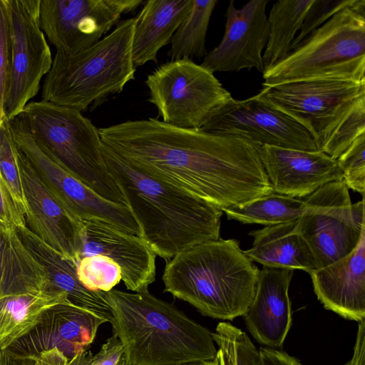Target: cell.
I'll use <instances>...</instances> for the list:
<instances>
[{
  "instance_id": "obj_29",
  "label": "cell",
  "mask_w": 365,
  "mask_h": 365,
  "mask_svg": "<svg viewBox=\"0 0 365 365\" xmlns=\"http://www.w3.org/2000/svg\"><path fill=\"white\" fill-rule=\"evenodd\" d=\"M77 275L88 289L106 292L113 289L121 280L120 267L101 255L81 257L77 264Z\"/></svg>"
},
{
  "instance_id": "obj_9",
  "label": "cell",
  "mask_w": 365,
  "mask_h": 365,
  "mask_svg": "<svg viewBox=\"0 0 365 365\" xmlns=\"http://www.w3.org/2000/svg\"><path fill=\"white\" fill-rule=\"evenodd\" d=\"M303 200L299 230L314 254L317 268L351 252L365 230L364 197L352 204L341 180L324 185Z\"/></svg>"
},
{
  "instance_id": "obj_41",
  "label": "cell",
  "mask_w": 365,
  "mask_h": 365,
  "mask_svg": "<svg viewBox=\"0 0 365 365\" xmlns=\"http://www.w3.org/2000/svg\"><path fill=\"white\" fill-rule=\"evenodd\" d=\"M67 358L57 349L43 351L36 356V365H67Z\"/></svg>"
},
{
  "instance_id": "obj_7",
  "label": "cell",
  "mask_w": 365,
  "mask_h": 365,
  "mask_svg": "<svg viewBox=\"0 0 365 365\" xmlns=\"http://www.w3.org/2000/svg\"><path fill=\"white\" fill-rule=\"evenodd\" d=\"M21 113L46 155L101 197L125 205L105 163L98 129L81 111L41 100Z\"/></svg>"
},
{
  "instance_id": "obj_32",
  "label": "cell",
  "mask_w": 365,
  "mask_h": 365,
  "mask_svg": "<svg viewBox=\"0 0 365 365\" xmlns=\"http://www.w3.org/2000/svg\"><path fill=\"white\" fill-rule=\"evenodd\" d=\"M365 133L361 134L336 159L348 188L361 194L365 192Z\"/></svg>"
},
{
  "instance_id": "obj_21",
  "label": "cell",
  "mask_w": 365,
  "mask_h": 365,
  "mask_svg": "<svg viewBox=\"0 0 365 365\" xmlns=\"http://www.w3.org/2000/svg\"><path fill=\"white\" fill-rule=\"evenodd\" d=\"M293 269L263 266L254 299L244 314L252 336L267 347L281 348L292 325L288 290Z\"/></svg>"
},
{
  "instance_id": "obj_16",
  "label": "cell",
  "mask_w": 365,
  "mask_h": 365,
  "mask_svg": "<svg viewBox=\"0 0 365 365\" xmlns=\"http://www.w3.org/2000/svg\"><path fill=\"white\" fill-rule=\"evenodd\" d=\"M18 156L26 227L48 245L78 262L82 247V221L52 194L19 149Z\"/></svg>"
},
{
  "instance_id": "obj_10",
  "label": "cell",
  "mask_w": 365,
  "mask_h": 365,
  "mask_svg": "<svg viewBox=\"0 0 365 365\" xmlns=\"http://www.w3.org/2000/svg\"><path fill=\"white\" fill-rule=\"evenodd\" d=\"M307 129L319 150L357 102L365 80H308L264 86L257 94Z\"/></svg>"
},
{
  "instance_id": "obj_30",
  "label": "cell",
  "mask_w": 365,
  "mask_h": 365,
  "mask_svg": "<svg viewBox=\"0 0 365 365\" xmlns=\"http://www.w3.org/2000/svg\"><path fill=\"white\" fill-rule=\"evenodd\" d=\"M0 174L16 205L25 215L26 206L22 187L18 149L6 120L0 122Z\"/></svg>"
},
{
  "instance_id": "obj_17",
  "label": "cell",
  "mask_w": 365,
  "mask_h": 365,
  "mask_svg": "<svg viewBox=\"0 0 365 365\" xmlns=\"http://www.w3.org/2000/svg\"><path fill=\"white\" fill-rule=\"evenodd\" d=\"M106 322L101 317L67 301L46 312L36 327L6 350L20 355L36 356L57 349L69 361L88 349L98 328Z\"/></svg>"
},
{
  "instance_id": "obj_4",
  "label": "cell",
  "mask_w": 365,
  "mask_h": 365,
  "mask_svg": "<svg viewBox=\"0 0 365 365\" xmlns=\"http://www.w3.org/2000/svg\"><path fill=\"white\" fill-rule=\"evenodd\" d=\"M259 269L235 239L210 240L166 260L165 292L204 316L233 320L243 316L256 291Z\"/></svg>"
},
{
  "instance_id": "obj_25",
  "label": "cell",
  "mask_w": 365,
  "mask_h": 365,
  "mask_svg": "<svg viewBox=\"0 0 365 365\" xmlns=\"http://www.w3.org/2000/svg\"><path fill=\"white\" fill-rule=\"evenodd\" d=\"M69 301L63 292L22 291L0 297V351L29 333L52 307ZM70 302V301H69Z\"/></svg>"
},
{
  "instance_id": "obj_26",
  "label": "cell",
  "mask_w": 365,
  "mask_h": 365,
  "mask_svg": "<svg viewBox=\"0 0 365 365\" xmlns=\"http://www.w3.org/2000/svg\"><path fill=\"white\" fill-rule=\"evenodd\" d=\"M312 1L279 0L272 5L267 16L268 41L262 54L264 71L283 60L289 53L291 44Z\"/></svg>"
},
{
  "instance_id": "obj_2",
  "label": "cell",
  "mask_w": 365,
  "mask_h": 365,
  "mask_svg": "<svg viewBox=\"0 0 365 365\" xmlns=\"http://www.w3.org/2000/svg\"><path fill=\"white\" fill-rule=\"evenodd\" d=\"M108 171L134 217L140 237L165 260L194 245L220 238L223 211L187 190L154 176L101 141Z\"/></svg>"
},
{
  "instance_id": "obj_45",
  "label": "cell",
  "mask_w": 365,
  "mask_h": 365,
  "mask_svg": "<svg viewBox=\"0 0 365 365\" xmlns=\"http://www.w3.org/2000/svg\"><path fill=\"white\" fill-rule=\"evenodd\" d=\"M185 365H220V361L217 359V356L216 359L213 361H201V362H197V363H192Z\"/></svg>"
},
{
  "instance_id": "obj_24",
  "label": "cell",
  "mask_w": 365,
  "mask_h": 365,
  "mask_svg": "<svg viewBox=\"0 0 365 365\" xmlns=\"http://www.w3.org/2000/svg\"><path fill=\"white\" fill-rule=\"evenodd\" d=\"M298 220L252 231L253 243L245 254L266 267L307 272L316 269L314 254L299 232Z\"/></svg>"
},
{
  "instance_id": "obj_6",
  "label": "cell",
  "mask_w": 365,
  "mask_h": 365,
  "mask_svg": "<svg viewBox=\"0 0 365 365\" xmlns=\"http://www.w3.org/2000/svg\"><path fill=\"white\" fill-rule=\"evenodd\" d=\"M263 86L308 80H365V0L325 22L278 63Z\"/></svg>"
},
{
  "instance_id": "obj_44",
  "label": "cell",
  "mask_w": 365,
  "mask_h": 365,
  "mask_svg": "<svg viewBox=\"0 0 365 365\" xmlns=\"http://www.w3.org/2000/svg\"><path fill=\"white\" fill-rule=\"evenodd\" d=\"M7 234L0 232V285L4 276L6 252L7 245Z\"/></svg>"
},
{
  "instance_id": "obj_38",
  "label": "cell",
  "mask_w": 365,
  "mask_h": 365,
  "mask_svg": "<svg viewBox=\"0 0 365 365\" xmlns=\"http://www.w3.org/2000/svg\"><path fill=\"white\" fill-rule=\"evenodd\" d=\"M94 356L98 365H120L125 360L122 343L114 334L105 341Z\"/></svg>"
},
{
  "instance_id": "obj_18",
  "label": "cell",
  "mask_w": 365,
  "mask_h": 365,
  "mask_svg": "<svg viewBox=\"0 0 365 365\" xmlns=\"http://www.w3.org/2000/svg\"><path fill=\"white\" fill-rule=\"evenodd\" d=\"M83 257L101 255L120 269L121 280L133 292L148 291L155 279L156 255L139 236L98 220H82Z\"/></svg>"
},
{
  "instance_id": "obj_15",
  "label": "cell",
  "mask_w": 365,
  "mask_h": 365,
  "mask_svg": "<svg viewBox=\"0 0 365 365\" xmlns=\"http://www.w3.org/2000/svg\"><path fill=\"white\" fill-rule=\"evenodd\" d=\"M267 0H252L237 9L231 1L226 11L224 36L203 58L202 67L215 72L257 68L264 71L262 54L269 38Z\"/></svg>"
},
{
  "instance_id": "obj_3",
  "label": "cell",
  "mask_w": 365,
  "mask_h": 365,
  "mask_svg": "<svg viewBox=\"0 0 365 365\" xmlns=\"http://www.w3.org/2000/svg\"><path fill=\"white\" fill-rule=\"evenodd\" d=\"M113 334L128 365H185L213 361L212 332L148 291L106 292Z\"/></svg>"
},
{
  "instance_id": "obj_42",
  "label": "cell",
  "mask_w": 365,
  "mask_h": 365,
  "mask_svg": "<svg viewBox=\"0 0 365 365\" xmlns=\"http://www.w3.org/2000/svg\"><path fill=\"white\" fill-rule=\"evenodd\" d=\"M1 365H36V356L16 354L9 351H1Z\"/></svg>"
},
{
  "instance_id": "obj_47",
  "label": "cell",
  "mask_w": 365,
  "mask_h": 365,
  "mask_svg": "<svg viewBox=\"0 0 365 365\" xmlns=\"http://www.w3.org/2000/svg\"><path fill=\"white\" fill-rule=\"evenodd\" d=\"M0 365H1V351H0Z\"/></svg>"
},
{
  "instance_id": "obj_8",
  "label": "cell",
  "mask_w": 365,
  "mask_h": 365,
  "mask_svg": "<svg viewBox=\"0 0 365 365\" xmlns=\"http://www.w3.org/2000/svg\"><path fill=\"white\" fill-rule=\"evenodd\" d=\"M148 101L163 122L199 130L232 98L218 79L192 60H170L145 80Z\"/></svg>"
},
{
  "instance_id": "obj_11",
  "label": "cell",
  "mask_w": 365,
  "mask_h": 365,
  "mask_svg": "<svg viewBox=\"0 0 365 365\" xmlns=\"http://www.w3.org/2000/svg\"><path fill=\"white\" fill-rule=\"evenodd\" d=\"M7 123L18 149L69 212L81 221H102L139 236V227L126 205L101 197L46 155L32 138L21 113Z\"/></svg>"
},
{
  "instance_id": "obj_5",
  "label": "cell",
  "mask_w": 365,
  "mask_h": 365,
  "mask_svg": "<svg viewBox=\"0 0 365 365\" xmlns=\"http://www.w3.org/2000/svg\"><path fill=\"white\" fill-rule=\"evenodd\" d=\"M135 17L118 22L109 34L78 53L56 52L43 83L41 100L82 112L122 92L135 79Z\"/></svg>"
},
{
  "instance_id": "obj_34",
  "label": "cell",
  "mask_w": 365,
  "mask_h": 365,
  "mask_svg": "<svg viewBox=\"0 0 365 365\" xmlns=\"http://www.w3.org/2000/svg\"><path fill=\"white\" fill-rule=\"evenodd\" d=\"M11 64V29L6 0H0V122L5 120L4 104Z\"/></svg>"
},
{
  "instance_id": "obj_22",
  "label": "cell",
  "mask_w": 365,
  "mask_h": 365,
  "mask_svg": "<svg viewBox=\"0 0 365 365\" xmlns=\"http://www.w3.org/2000/svg\"><path fill=\"white\" fill-rule=\"evenodd\" d=\"M16 233L27 250L44 269L49 289L65 293L72 304L110 322L112 314L106 292L91 290L80 282L77 275L78 262L48 245L26 226L17 228Z\"/></svg>"
},
{
  "instance_id": "obj_40",
  "label": "cell",
  "mask_w": 365,
  "mask_h": 365,
  "mask_svg": "<svg viewBox=\"0 0 365 365\" xmlns=\"http://www.w3.org/2000/svg\"><path fill=\"white\" fill-rule=\"evenodd\" d=\"M344 365H365V319L358 322L353 355Z\"/></svg>"
},
{
  "instance_id": "obj_35",
  "label": "cell",
  "mask_w": 365,
  "mask_h": 365,
  "mask_svg": "<svg viewBox=\"0 0 365 365\" xmlns=\"http://www.w3.org/2000/svg\"><path fill=\"white\" fill-rule=\"evenodd\" d=\"M24 226H26L25 215L0 174V232L8 233Z\"/></svg>"
},
{
  "instance_id": "obj_27",
  "label": "cell",
  "mask_w": 365,
  "mask_h": 365,
  "mask_svg": "<svg viewBox=\"0 0 365 365\" xmlns=\"http://www.w3.org/2000/svg\"><path fill=\"white\" fill-rule=\"evenodd\" d=\"M304 200L275 192L256 198L242 205L222 210L228 220L243 224L270 226L299 219Z\"/></svg>"
},
{
  "instance_id": "obj_12",
  "label": "cell",
  "mask_w": 365,
  "mask_h": 365,
  "mask_svg": "<svg viewBox=\"0 0 365 365\" xmlns=\"http://www.w3.org/2000/svg\"><path fill=\"white\" fill-rule=\"evenodd\" d=\"M11 41V64L4 104L6 120L19 115L36 96L53 58L40 27L41 0H6Z\"/></svg>"
},
{
  "instance_id": "obj_36",
  "label": "cell",
  "mask_w": 365,
  "mask_h": 365,
  "mask_svg": "<svg viewBox=\"0 0 365 365\" xmlns=\"http://www.w3.org/2000/svg\"><path fill=\"white\" fill-rule=\"evenodd\" d=\"M232 327L229 322H222L212 332V339L218 346L217 356L220 365H236Z\"/></svg>"
},
{
  "instance_id": "obj_28",
  "label": "cell",
  "mask_w": 365,
  "mask_h": 365,
  "mask_svg": "<svg viewBox=\"0 0 365 365\" xmlns=\"http://www.w3.org/2000/svg\"><path fill=\"white\" fill-rule=\"evenodd\" d=\"M217 0H192L190 11L170 41L171 60L200 59L207 54L206 35Z\"/></svg>"
},
{
  "instance_id": "obj_37",
  "label": "cell",
  "mask_w": 365,
  "mask_h": 365,
  "mask_svg": "<svg viewBox=\"0 0 365 365\" xmlns=\"http://www.w3.org/2000/svg\"><path fill=\"white\" fill-rule=\"evenodd\" d=\"M236 365H260L259 350L242 329L232 327Z\"/></svg>"
},
{
  "instance_id": "obj_46",
  "label": "cell",
  "mask_w": 365,
  "mask_h": 365,
  "mask_svg": "<svg viewBox=\"0 0 365 365\" xmlns=\"http://www.w3.org/2000/svg\"><path fill=\"white\" fill-rule=\"evenodd\" d=\"M120 365H128V364L126 363L125 360H124Z\"/></svg>"
},
{
  "instance_id": "obj_23",
  "label": "cell",
  "mask_w": 365,
  "mask_h": 365,
  "mask_svg": "<svg viewBox=\"0 0 365 365\" xmlns=\"http://www.w3.org/2000/svg\"><path fill=\"white\" fill-rule=\"evenodd\" d=\"M192 0H148L136 18L132 56L135 67L158 62L159 51L188 14Z\"/></svg>"
},
{
  "instance_id": "obj_14",
  "label": "cell",
  "mask_w": 365,
  "mask_h": 365,
  "mask_svg": "<svg viewBox=\"0 0 365 365\" xmlns=\"http://www.w3.org/2000/svg\"><path fill=\"white\" fill-rule=\"evenodd\" d=\"M118 0H41L40 27L56 52L78 53L118 24Z\"/></svg>"
},
{
  "instance_id": "obj_33",
  "label": "cell",
  "mask_w": 365,
  "mask_h": 365,
  "mask_svg": "<svg viewBox=\"0 0 365 365\" xmlns=\"http://www.w3.org/2000/svg\"><path fill=\"white\" fill-rule=\"evenodd\" d=\"M357 0H313L307 9L299 34L290 46V51L295 49L314 31L322 26L339 11L353 6Z\"/></svg>"
},
{
  "instance_id": "obj_13",
  "label": "cell",
  "mask_w": 365,
  "mask_h": 365,
  "mask_svg": "<svg viewBox=\"0 0 365 365\" xmlns=\"http://www.w3.org/2000/svg\"><path fill=\"white\" fill-rule=\"evenodd\" d=\"M199 130L241 136L261 145L319 150L307 129L257 94L245 100L232 98Z\"/></svg>"
},
{
  "instance_id": "obj_19",
  "label": "cell",
  "mask_w": 365,
  "mask_h": 365,
  "mask_svg": "<svg viewBox=\"0 0 365 365\" xmlns=\"http://www.w3.org/2000/svg\"><path fill=\"white\" fill-rule=\"evenodd\" d=\"M259 155L273 192L308 197L324 185L343 180L336 160L324 153L262 145Z\"/></svg>"
},
{
  "instance_id": "obj_39",
  "label": "cell",
  "mask_w": 365,
  "mask_h": 365,
  "mask_svg": "<svg viewBox=\"0 0 365 365\" xmlns=\"http://www.w3.org/2000/svg\"><path fill=\"white\" fill-rule=\"evenodd\" d=\"M259 352L260 365H303L297 359L277 349L261 347Z\"/></svg>"
},
{
  "instance_id": "obj_43",
  "label": "cell",
  "mask_w": 365,
  "mask_h": 365,
  "mask_svg": "<svg viewBox=\"0 0 365 365\" xmlns=\"http://www.w3.org/2000/svg\"><path fill=\"white\" fill-rule=\"evenodd\" d=\"M67 365H98L94 355L88 349L81 351L68 361Z\"/></svg>"
},
{
  "instance_id": "obj_1",
  "label": "cell",
  "mask_w": 365,
  "mask_h": 365,
  "mask_svg": "<svg viewBox=\"0 0 365 365\" xmlns=\"http://www.w3.org/2000/svg\"><path fill=\"white\" fill-rule=\"evenodd\" d=\"M102 143L134 165L220 207L272 192L262 146L235 135L175 127L154 118L98 129Z\"/></svg>"
},
{
  "instance_id": "obj_20",
  "label": "cell",
  "mask_w": 365,
  "mask_h": 365,
  "mask_svg": "<svg viewBox=\"0 0 365 365\" xmlns=\"http://www.w3.org/2000/svg\"><path fill=\"white\" fill-rule=\"evenodd\" d=\"M307 272L314 293L326 309L346 319H365V230L349 255Z\"/></svg>"
},
{
  "instance_id": "obj_31",
  "label": "cell",
  "mask_w": 365,
  "mask_h": 365,
  "mask_svg": "<svg viewBox=\"0 0 365 365\" xmlns=\"http://www.w3.org/2000/svg\"><path fill=\"white\" fill-rule=\"evenodd\" d=\"M364 133L365 97L357 102L320 151L336 160L356 138Z\"/></svg>"
}]
</instances>
